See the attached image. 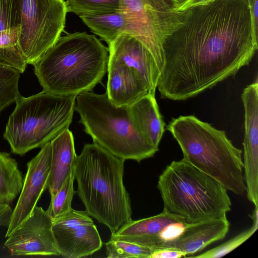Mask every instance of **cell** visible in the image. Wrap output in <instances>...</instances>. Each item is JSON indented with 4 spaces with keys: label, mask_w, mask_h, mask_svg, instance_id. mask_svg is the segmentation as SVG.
Returning <instances> with one entry per match:
<instances>
[{
    "label": "cell",
    "mask_w": 258,
    "mask_h": 258,
    "mask_svg": "<svg viewBox=\"0 0 258 258\" xmlns=\"http://www.w3.org/2000/svg\"><path fill=\"white\" fill-rule=\"evenodd\" d=\"M257 40L248 0H215L187 9L163 44L161 97L186 100L235 75L252 59Z\"/></svg>",
    "instance_id": "obj_1"
},
{
    "label": "cell",
    "mask_w": 258,
    "mask_h": 258,
    "mask_svg": "<svg viewBox=\"0 0 258 258\" xmlns=\"http://www.w3.org/2000/svg\"><path fill=\"white\" fill-rule=\"evenodd\" d=\"M124 161L93 142L84 145L74 168L77 194L85 211L111 234L132 220L123 179Z\"/></svg>",
    "instance_id": "obj_2"
},
{
    "label": "cell",
    "mask_w": 258,
    "mask_h": 258,
    "mask_svg": "<svg viewBox=\"0 0 258 258\" xmlns=\"http://www.w3.org/2000/svg\"><path fill=\"white\" fill-rule=\"evenodd\" d=\"M108 59V48L96 36L75 32L60 36L33 66L43 91L77 96L101 82Z\"/></svg>",
    "instance_id": "obj_3"
},
{
    "label": "cell",
    "mask_w": 258,
    "mask_h": 258,
    "mask_svg": "<svg viewBox=\"0 0 258 258\" xmlns=\"http://www.w3.org/2000/svg\"><path fill=\"white\" fill-rule=\"evenodd\" d=\"M166 129L178 143L182 159L227 190L240 196L245 194L242 151L233 145L224 131L191 115L173 118Z\"/></svg>",
    "instance_id": "obj_4"
},
{
    "label": "cell",
    "mask_w": 258,
    "mask_h": 258,
    "mask_svg": "<svg viewBox=\"0 0 258 258\" xmlns=\"http://www.w3.org/2000/svg\"><path fill=\"white\" fill-rule=\"evenodd\" d=\"M164 209L187 223L226 216L232 205L227 189L183 159L173 161L159 176Z\"/></svg>",
    "instance_id": "obj_5"
},
{
    "label": "cell",
    "mask_w": 258,
    "mask_h": 258,
    "mask_svg": "<svg viewBox=\"0 0 258 258\" xmlns=\"http://www.w3.org/2000/svg\"><path fill=\"white\" fill-rule=\"evenodd\" d=\"M75 110L93 142L124 161L140 163L158 151L139 131L129 106L115 105L106 92L99 94L88 91L78 95Z\"/></svg>",
    "instance_id": "obj_6"
},
{
    "label": "cell",
    "mask_w": 258,
    "mask_h": 258,
    "mask_svg": "<svg viewBox=\"0 0 258 258\" xmlns=\"http://www.w3.org/2000/svg\"><path fill=\"white\" fill-rule=\"evenodd\" d=\"M76 98L43 91L28 97L20 96L4 134L11 151L24 155L42 147L69 128L75 110Z\"/></svg>",
    "instance_id": "obj_7"
},
{
    "label": "cell",
    "mask_w": 258,
    "mask_h": 258,
    "mask_svg": "<svg viewBox=\"0 0 258 258\" xmlns=\"http://www.w3.org/2000/svg\"><path fill=\"white\" fill-rule=\"evenodd\" d=\"M119 4L128 22L126 34L138 39L150 51L161 71L163 44L182 25L187 9L176 11L172 0H119Z\"/></svg>",
    "instance_id": "obj_8"
},
{
    "label": "cell",
    "mask_w": 258,
    "mask_h": 258,
    "mask_svg": "<svg viewBox=\"0 0 258 258\" xmlns=\"http://www.w3.org/2000/svg\"><path fill=\"white\" fill-rule=\"evenodd\" d=\"M64 0H22L18 44L27 64L34 65L64 30Z\"/></svg>",
    "instance_id": "obj_9"
},
{
    "label": "cell",
    "mask_w": 258,
    "mask_h": 258,
    "mask_svg": "<svg viewBox=\"0 0 258 258\" xmlns=\"http://www.w3.org/2000/svg\"><path fill=\"white\" fill-rule=\"evenodd\" d=\"M52 220V230L59 255L80 258L92 255L101 248L99 233L86 211L72 208Z\"/></svg>",
    "instance_id": "obj_10"
},
{
    "label": "cell",
    "mask_w": 258,
    "mask_h": 258,
    "mask_svg": "<svg viewBox=\"0 0 258 258\" xmlns=\"http://www.w3.org/2000/svg\"><path fill=\"white\" fill-rule=\"evenodd\" d=\"M52 218L36 207L9 236L5 246L12 255H59L52 230Z\"/></svg>",
    "instance_id": "obj_11"
},
{
    "label": "cell",
    "mask_w": 258,
    "mask_h": 258,
    "mask_svg": "<svg viewBox=\"0 0 258 258\" xmlns=\"http://www.w3.org/2000/svg\"><path fill=\"white\" fill-rule=\"evenodd\" d=\"M187 224L180 216L163 209L155 216L131 220L115 233L111 234L110 238L133 242L154 251L177 238Z\"/></svg>",
    "instance_id": "obj_12"
},
{
    "label": "cell",
    "mask_w": 258,
    "mask_h": 258,
    "mask_svg": "<svg viewBox=\"0 0 258 258\" xmlns=\"http://www.w3.org/2000/svg\"><path fill=\"white\" fill-rule=\"evenodd\" d=\"M50 142L27 163V170L17 204L12 210L6 237L32 213L43 191L47 189L51 166Z\"/></svg>",
    "instance_id": "obj_13"
},
{
    "label": "cell",
    "mask_w": 258,
    "mask_h": 258,
    "mask_svg": "<svg viewBox=\"0 0 258 258\" xmlns=\"http://www.w3.org/2000/svg\"><path fill=\"white\" fill-rule=\"evenodd\" d=\"M108 45L109 57L135 69L147 86L149 93L155 96L161 71L150 51L126 34L119 35Z\"/></svg>",
    "instance_id": "obj_14"
},
{
    "label": "cell",
    "mask_w": 258,
    "mask_h": 258,
    "mask_svg": "<svg viewBox=\"0 0 258 258\" xmlns=\"http://www.w3.org/2000/svg\"><path fill=\"white\" fill-rule=\"evenodd\" d=\"M106 94L117 106H130L149 93L147 86L138 71L109 57Z\"/></svg>",
    "instance_id": "obj_15"
},
{
    "label": "cell",
    "mask_w": 258,
    "mask_h": 258,
    "mask_svg": "<svg viewBox=\"0 0 258 258\" xmlns=\"http://www.w3.org/2000/svg\"><path fill=\"white\" fill-rule=\"evenodd\" d=\"M230 223L226 216L195 223H187L182 233L163 248H174L193 255L209 244L223 239L228 232Z\"/></svg>",
    "instance_id": "obj_16"
},
{
    "label": "cell",
    "mask_w": 258,
    "mask_h": 258,
    "mask_svg": "<svg viewBox=\"0 0 258 258\" xmlns=\"http://www.w3.org/2000/svg\"><path fill=\"white\" fill-rule=\"evenodd\" d=\"M244 108L243 169L248 174L258 170V82L245 87L241 94Z\"/></svg>",
    "instance_id": "obj_17"
},
{
    "label": "cell",
    "mask_w": 258,
    "mask_h": 258,
    "mask_svg": "<svg viewBox=\"0 0 258 258\" xmlns=\"http://www.w3.org/2000/svg\"><path fill=\"white\" fill-rule=\"evenodd\" d=\"M51 166L47 189L54 196L74 169L77 154L73 135L69 128L50 141Z\"/></svg>",
    "instance_id": "obj_18"
},
{
    "label": "cell",
    "mask_w": 258,
    "mask_h": 258,
    "mask_svg": "<svg viewBox=\"0 0 258 258\" xmlns=\"http://www.w3.org/2000/svg\"><path fill=\"white\" fill-rule=\"evenodd\" d=\"M132 118L142 136L158 149L165 131V122L155 96L149 93L129 106Z\"/></svg>",
    "instance_id": "obj_19"
},
{
    "label": "cell",
    "mask_w": 258,
    "mask_h": 258,
    "mask_svg": "<svg viewBox=\"0 0 258 258\" xmlns=\"http://www.w3.org/2000/svg\"><path fill=\"white\" fill-rule=\"evenodd\" d=\"M79 17L92 32L101 38L108 45L119 35L126 34L128 22L120 10Z\"/></svg>",
    "instance_id": "obj_20"
},
{
    "label": "cell",
    "mask_w": 258,
    "mask_h": 258,
    "mask_svg": "<svg viewBox=\"0 0 258 258\" xmlns=\"http://www.w3.org/2000/svg\"><path fill=\"white\" fill-rule=\"evenodd\" d=\"M23 180L16 161L0 152V207L10 205L20 194Z\"/></svg>",
    "instance_id": "obj_21"
},
{
    "label": "cell",
    "mask_w": 258,
    "mask_h": 258,
    "mask_svg": "<svg viewBox=\"0 0 258 258\" xmlns=\"http://www.w3.org/2000/svg\"><path fill=\"white\" fill-rule=\"evenodd\" d=\"M20 73L0 61V112L21 96L18 88Z\"/></svg>",
    "instance_id": "obj_22"
},
{
    "label": "cell",
    "mask_w": 258,
    "mask_h": 258,
    "mask_svg": "<svg viewBox=\"0 0 258 258\" xmlns=\"http://www.w3.org/2000/svg\"><path fill=\"white\" fill-rule=\"evenodd\" d=\"M67 13L78 16L112 13L120 10L119 0H67Z\"/></svg>",
    "instance_id": "obj_23"
},
{
    "label": "cell",
    "mask_w": 258,
    "mask_h": 258,
    "mask_svg": "<svg viewBox=\"0 0 258 258\" xmlns=\"http://www.w3.org/2000/svg\"><path fill=\"white\" fill-rule=\"evenodd\" d=\"M258 208L254 207L250 215L252 221L250 228L245 230L226 242L197 255L188 256L197 258H219L230 252L250 238L258 228Z\"/></svg>",
    "instance_id": "obj_24"
},
{
    "label": "cell",
    "mask_w": 258,
    "mask_h": 258,
    "mask_svg": "<svg viewBox=\"0 0 258 258\" xmlns=\"http://www.w3.org/2000/svg\"><path fill=\"white\" fill-rule=\"evenodd\" d=\"M74 169L70 173L59 190L51 197L50 202L46 210L52 219L69 212L75 194L74 182Z\"/></svg>",
    "instance_id": "obj_25"
},
{
    "label": "cell",
    "mask_w": 258,
    "mask_h": 258,
    "mask_svg": "<svg viewBox=\"0 0 258 258\" xmlns=\"http://www.w3.org/2000/svg\"><path fill=\"white\" fill-rule=\"evenodd\" d=\"M109 258H149L153 249L127 241L111 238L105 243Z\"/></svg>",
    "instance_id": "obj_26"
},
{
    "label": "cell",
    "mask_w": 258,
    "mask_h": 258,
    "mask_svg": "<svg viewBox=\"0 0 258 258\" xmlns=\"http://www.w3.org/2000/svg\"><path fill=\"white\" fill-rule=\"evenodd\" d=\"M22 0H0V31L19 27Z\"/></svg>",
    "instance_id": "obj_27"
},
{
    "label": "cell",
    "mask_w": 258,
    "mask_h": 258,
    "mask_svg": "<svg viewBox=\"0 0 258 258\" xmlns=\"http://www.w3.org/2000/svg\"><path fill=\"white\" fill-rule=\"evenodd\" d=\"M185 256L186 254L178 249L163 248L154 250L149 258H180Z\"/></svg>",
    "instance_id": "obj_28"
},
{
    "label": "cell",
    "mask_w": 258,
    "mask_h": 258,
    "mask_svg": "<svg viewBox=\"0 0 258 258\" xmlns=\"http://www.w3.org/2000/svg\"><path fill=\"white\" fill-rule=\"evenodd\" d=\"M255 36L258 38V0H248Z\"/></svg>",
    "instance_id": "obj_29"
},
{
    "label": "cell",
    "mask_w": 258,
    "mask_h": 258,
    "mask_svg": "<svg viewBox=\"0 0 258 258\" xmlns=\"http://www.w3.org/2000/svg\"><path fill=\"white\" fill-rule=\"evenodd\" d=\"M215 0H185L182 3L176 6V10L183 11L189 8L206 4Z\"/></svg>",
    "instance_id": "obj_30"
},
{
    "label": "cell",
    "mask_w": 258,
    "mask_h": 258,
    "mask_svg": "<svg viewBox=\"0 0 258 258\" xmlns=\"http://www.w3.org/2000/svg\"><path fill=\"white\" fill-rule=\"evenodd\" d=\"M12 210L10 205L0 207V226L9 224Z\"/></svg>",
    "instance_id": "obj_31"
},
{
    "label": "cell",
    "mask_w": 258,
    "mask_h": 258,
    "mask_svg": "<svg viewBox=\"0 0 258 258\" xmlns=\"http://www.w3.org/2000/svg\"><path fill=\"white\" fill-rule=\"evenodd\" d=\"M173 2L176 5V6L182 3L185 0H172Z\"/></svg>",
    "instance_id": "obj_32"
}]
</instances>
